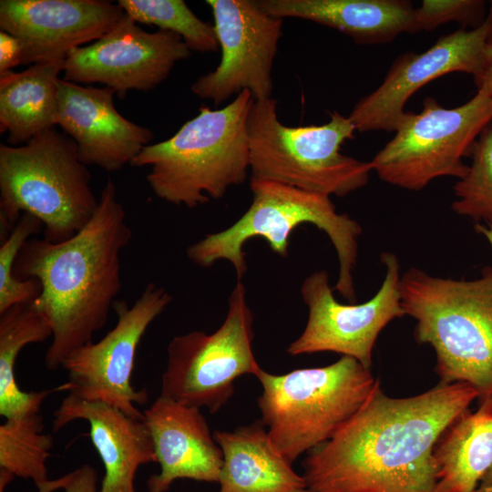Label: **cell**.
Returning a JSON list of instances; mask_svg holds the SVG:
<instances>
[{
    "mask_svg": "<svg viewBox=\"0 0 492 492\" xmlns=\"http://www.w3.org/2000/svg\"><path fill=\"white\" fill-rule=\"evenodd\" d=\"M477 392L439 382L411 397L385 395L380 380L359 410L302 462L313 492H439L434 447Z\"/></svg>",
    "mask_w": 492,
    "mask_h": 492,
    "instance_id": "obj_1",
    "label": "cell"
},
{
    "mask_svg": "<svg viewBox=\"0 0 492 492\" xmlns=\"http://www.w3.org/2000/svg\"><path fill=\"white\" fill-rule=\"evenodd\" d=\"M132 231L117 189L108 178L91 220L61 242L28 240L20 251L13 274L36 278L41 293L34 300L52 327L45 365L54 371L102 329L122 288L121 252Z\"/></svg>",
    "mask_w": 492,
    "mask_h": 492,
    "instance_id": "obj_2",
    "label": "cell"
},
{
    "mask_svg": "<svg viewBox=\"0 0 492 492\" xmlns=\"http://www.w3.org/2000/svg\"><path fill=\"white\" fill-rule=\"evenodd\" d=\"M405 315L415 337L431 345L441 383H466L478 405L492 403V267L472 280L432 276L418 268L401 275Z\"/></svg>",
    "mask_w": 492,
    "mask_h": 492,
    "instance_id": "obj_3",
    "label": "cell"
},
{
    "mask_svg": "<svg viewBox=\"0 0 492 492\" xmlns=\"http://www.w3.org/2000/svg\"><path fill=\"white\" fill-rule=\"evenodd\" d=\"M253 102L243 90L222 108L202 105L171 138L146 146L130 165L150 167V189L169 203L195 208L222 198L250 170L248 118Z\"/></svg>",
    "mask_w": 492,
    "mask_h": 492,
    "instance_id": "obj_4",
    "label": "cell"
},
{
    "mask_svg": "<svg viewBox=\"0 0 492 492\" xmlns=\"http://www.w3.org/2000/svg\"><path fill=\"white\" fill-rule=\"evenodd\" d=\"M77 146L55 127L25 145H0V225L5 239L23 213L36 217L44 239L61 242L95 214L98 200Z\"/></svg>",
    "mask_w": 492,
    "mask_h": 492,
    "instance_id": "obj_5",
    "label": "cell"
},
{
    "mask_svg": "<svg viewBox=\"0 0 492 492\" xmlns=\"http://www.w3.org/2000/svg\"><path fill=\"white\" fill-rule=\"evenodd\" d=\"M250 187L252 200L244 214L229 228L191 244L188 258L203 268L226 260L241 281L247 271L243 245L249 240L261 238L273 252L286 257L292 231L302 224H313L326 233L338 256L339 276L334 290L349 302H355L353 271L362 233L359 223L347 214L338 213L328 196L252 178Z\"/></svg>",
    "mask_w": 492,
    "mask_h": 492,
    "instance_id": "obj_6",
    "label": "cell"
},
{
    "mask_svg": "<svg viewBox=\"0 0 492 492\" xmlns=\"http://www.w3.org/2000/svg\"><path fill=\"white\" fill-rule=\"evenodd\" d=\"M255 376L262 386L261 420L272 446L291 464L331 439L363 405L377 379L349 356L283 374L261 368Z\"/></svg>",
    "mask_w": 492,
    "mask_h": 492,
    "instance_id": "obj_7",
    "label": "cell"
},
{
    "mask_svg": "<svg viewBox=\"0 0 492 492\" xmlns=\"http://www.w3.org/2000/svg\"><path fill=\"white\" fill-rule=\"evenodd\" d=\"M323 125L291 127L277 115V101L254 100L248 118L250 171L268 179L330 197H343L366 185L370 162L341 152L356 131L337 111Z\"/></svg>",
    "mask_w": 492,
    "mask_h": 492,
    "instance_id": "obj_8",
    "label": "cell"
},
{
    "mask_svg": "<svg viewBox=\"0 0 492 492\" xmlns=\"http://www.w3.org/2000/svg\"><path fill=\"white\" fill-rule=\"evenodd\" d=\"M491 120L492 100L482 89L454 108L428 97L419 113H404L394 138L370 161L372 170L383 181L409 190L443 176L459 179L468 169L462 158Z\"/></svg>",
    "mask_w": 492,
    "mask_h": 492,
    "instance_id": "obj_9",
    "label": "cell"
},
{
    "mask_svg": "<svg viewBox=\"0 0 492 492\" xmlns=\"http://www.w3.org/2000/svg\"><path fill=\"white\" fill-rule=\"evenodd\" d=\"M253 313L238 281L229 297L223 323L212 333L192 331L175 336L167 348L160 395L183 405L221 409L234 394V382L261 369L253 350Z\"/></svg>",
    "mask_w": 492,
    "mask_h": 492,
    "instance_id": "obj_10",
    "label": "cell"
},
{
    "mask_svg": "<svg viewBox=\"0 0 492 492\" xmlns=\"http://www.w3.org/2000/svg\"><path fill=\"white\" fill-rule=\"evenodd\" d=\"M171 301L172 296L155 283H148L131 306L117 300L114 328L98 342L74 350L63 362L67 382L61 385L62 391L87 401L107 403L144 420L136 405L146 404L148 393L136 390L130 382L136 354L150 323Z\"/></svg>",
    "mask_w": 492,
    "mask_h": 492,
    "instance_id": "obj_11",
    "label": "cell"
},
{
    "mask_svg": "<svg viewBox=\"0 0 492 492\" xmlns=\"http://www.w3.org/2000/svg\"><path fill=\"white\" fill-rule=\"evenodd\" d=\"M385 274L378 292L360 304L336 301L329 275L319 271L309 275L301 288L309 315L302 334L287 348L291 355L333 352L357 360L371 369L373 349L382 330L405 315L400 293V264L392 252L380 258Z\"/></svg>",
    "mask_w": 492,
    "mask_h": 492,
    "instance_id": "obj_12",
    "label": "cell"
},
{
    "mask_svg": "<svg viewBox=\"0 0 492 492\" xmlns=\"http://www.w3.org/2000/svg\"><path fill=\"white\" fill-rule=\"evenodd\" d=\"M221 55L217 67L198 77L191 91L220 105L243 90L254 100L272 97V69L283 19L251 0H207Z\"/></svg>",
    "mask_w": 492,
    "mask_h": 492,
    "instance_id": "obj_13",
    "label": "cell"
},
{
    "mask_svg": "<svg viewBox=\"0 0 492 492\" xmlns=\"http://www.w3.org/2000/svg\"><path fill=\"white\" fill-rule=\"evenodd\" d=\"M190 50L179 35L149 33L125 15L91 45L73 49L63 63V79L76 84L101 83L124 97L162 83Z\"/></svg>",
    "mask_w": 492,
    "mask_h": 492,
    "instance_id": "obj_14",
    "label": "cell"
},
{
    "mask_svg": "<svg viewBox=\"0 0 492 492\" xmlns=\"http://www.w3.org/2000/svg\"><path fill=\"white\" fill-rule=\"evenodd\" d=\"M491 31L492 17L487 15L477 27L443 36L423 53L399 56L381 85L354 105L348 117L355 129L395 131L405 103L419 88L452 72L477 76Z\"/></svg>",
    "mask_w": 492,
    "mask_h": 492,
    "instance_id": "obj_15",
    "label": "cell"
},
{
    "mask_svg": "<svg viewBox=\"0 0 492 492\" xmlns=\"http://www.w3.org/2000/svg\"><path fill=\"white\" fill-rule=\"evenodd\" d=\"M126 13L105 0H1L0 28L21 43L22 65L64 63L107 34Z\"/></svg>",
    "mask_w": 492,
    "mask_h": 492,
    "instance_id": "obj_16",
    "label": "cell"
},
{
    "mask_svg": "<svg viewBox=\"0 0 492 492\" xmlns=\"http://www.w3.org/2000/svg\"><path fill=\"white\" fill-rule=\"evenodd\" d=\"M109 87H85L59 78L56 125L77 146L81 160L118 171L153 139L152 131L124 118Z\"/></svg>",
    "mask_w": 492,
    "mask_h": 492,
    "instance_id": "obj_17",
    "label": "cell"
},
{
    "mask_svg": "<svg viewBox=\"0 0 492 492\" xmlns=\"http://www.w3.org/2000/svg\"><path fill=\"white\" fill-rule=\"evenodd\" d=\"M143 415L160 466L149 492H167L179 478L219 482L222 451L200 408L159 395Z\"/></svg>",
    "mask_w": 492,
    "mask_h": 492,
    "instance_id": "obj_18",
    "label": "cell"
},
{
    "mask_svg": "<svg viewBox=\"0 0 492 492\" xmlns=\"http://www.w3.org/2000/svg\"><path fill=\"white\" fill-rule=\"evenodd\" d=\"M52 426L58 432L75 420L89 424V436L99 455L105 475L98 492H137L138 467L157 462L150 434L144 420L100 401L67 395L54 412Z\"/></svg>",
    "mask_w": 492,
    "mask_h": 492,
    "instance_id": "obj_19",
    "label": "cell"
},
{
    "mask_svg": "<svg viewBox=\"0 0 492 492\" xmlns=\"http://www.w3.org/2000/svg\"><path fill=\"white\" fill-rule=\"evenodd\" d=\"M268 14L333 28L360 45L386 43L415 33L413 7L405 0H257Z\"/></svg>",
    "mask_w": 492,
    "mask_h": 492,
    "instance_id": "obj_20",
    "label": "cell"
},
{
    "mask_svg": "<svg viewBox=\"0 0 492 492\" xmlns=\"http://www.w3.org/2000/svg\"><path fill=\"white\" fill-rule=\"evenodd\" d=\"M213 437L223 455L219 492H290L306 488L304 477L272 446L261 420L232 431L216 430Z\"/></svg>",
    "mask_w": 492,
    "mask_h": 492,
    "instance_id": "obj_21",
    "label": "cell"
},
{
    "mask_svg": "<svg viewBox=\"0 0 492 492\" xmlns=\"http://www.w3.org/2000/svg\"><path fill=\"white\" fill-rule=\"evenodd\" d=\"M439 492H475L492 467V403L463 412L436 441Z\"/></svg>",
    "mask_w": 492,
    "mask_h": 492,
    "instance_id": "obj_22",
    "label": "cell"
},
{
    "mask_svg": "<svg viewBox=\"0 0 492 492\" xmlns=\"http://www.w3.org/2000/svg\"><path fill=\"white\" fill-rule=\"evenodd\" d=\"M63 63H39L0 73V131L11 146L56 126L58 75Z\"/></svg>",
    "mask_w": 492,
    "mask_h": 492,
    "instance_id": "obj_23",
    "label": "cell"
},
{
    "mask_svg": "<svg viewBox=\"0 0 492 492\" xmlns=\"http://www.w3.org/2000/svg\"><path fill=\"white\" fill-rule=\"evenodd\" d=\"M47 318L34 301L14 305L0 313V415L5 419L39 414L52 390L22 391L15 381V364L27 344L42 343L52 337Z\"/></svg>",
    "mask_w": 492,
    "mask_h": 492,
    "instance_id": "obj_24",
    "label": "cell"
},
{
    "mask_svg": "<svg viewBox=\"0 0 492 492\" xmlns=\"http://www.w3.org/2000/svg\"><path fill=\"white\" fill-rule=\"evenodd\" d=\"M43 431L40 414L5 419L0 425V469L32 479L36 487L46 482L53 438Z\"/></svg>",
    "mask_w": 492,
    "mask_h": 492,
    "instance_id": "obj_25",
    "label": "cell"
},
{
    "mask_svg": "<svg viewBox=\"0 0 492 492\" xmlns=\"http://www.w3.org/2000/svg\"><path fill=\"white\" fill-rule=\"evenodd\" d=\"M118 4L135 22L179 35L190 51L214 52L219 47L214 26L199 18L182 0H118Z\"/></svg>",
    "mask_w": 492,
    "mask_h": 492,
    "instance_id": "obj_26",
    "label": "cell"
},
{
    "mask_svg": "<svg viewBox=\"0 0 492 492\" xmlns=\"http://www.w3.org/2000/svg\"><path fill=\"white\" fill-rule=\"evenodd\" d=\"M465 176L454 185L453 210L460 216L492 226V120L484 128L469 155Z\"/></svg>",
    "mask_w": 492,
    "mask_h": 492,
    "instance_id": "obj_27",
    "label": "cell"
},
{
    "mask_svg": "<svg viewBox=\"0 0 492 492\" xmlns=\"http://www.w3.org/2000/svg\"><path fill=\"white\" fill-rule=\"evenodd\" d=\"M43 223L36 217L23 213L0 246V313L8 308L36 300L41 293L36 278L20 280L14 276L15 260L29 238L41 231Z\"/></svg>",
    "mask_w": 492,
    "mask_h": 492,
    "instance_id": "obj_28",
    "label": "cell"
},
{
    "mask_svg": "<svg viewBox=\"0 0 492 492\" xmlns=\"http://www.w3.org/2000/svg\"><path fill=\"white\" fill-rule=\"evenodd\" d=\"M485 2L480 0H424L415 8V32L431 31L449 22L480 26L486 18Z\"/></svg>",
    "mask_w": 492,
    "mask_h": 492,
    "instance_id": "obj_29",
    "label": "cell"
},
{
    "mask_svg": "<svg viewBox=\"0 0 492 492\" xmlns=\"http://www.w3.org/2000/svg\"><path fill=\"white\" fill-rule=\"evenodd\" d=\"M23 49L20 41L14 36L0 32V73L9 71L22 63Z\"/></svg>",
    "mask_w": 492,
    "mask_h": 492,
    "instance_id": "obj_30",
    "label": "cell"
},
{
    "mask_svg": "<svg viewBox=\"0 0 492 492\" xmlns=\"http://www.w3.org/2000/svg\"><path fill=\"white\" fill-rule=\"evenodd\" d=\"M65 492H98L97 473L87 464L70 472V478L64 487Z\"/></svg>",
    "mask_w": 492,
    "mask_h": 492,
    "instance_id": "obj_31",
    "label": "cell"
},
{
    "mask_svg": "<svg viewBox=\"0 0 492 492\" xmlns=\"http://www.w3.org/2000/svg\"><path fill=\"white\" fill-rule=\"evenodd\" d=\"M474 78L477 89L484 90L492 100V31L487 41L483 66Z\"/></svg>",
    "mask_w": 492,
    "mask_h": 492,
    "instance_id": "obj_32",
    "label": "cell"
},
{
    "mask_svg": "<svg viewBox=\"0 0 492 492\" xmlns=\"http://www.w3.org/2000/svg\"><path fill=\"white\" fill-rule=\"evenodd\" d=\"M14 477L15 476L10 472L0 469V492H5L6 485L13 480ZM69 478L70 473H67V475L57 479L47 480L46 482L37 487L38 492H53L59 488H64Z\"/></svg>",
    "mask_w": 492,
    "mask_h": 492,
    "instance_id": "obj_33",
    "label": "cell"
},
{
    "mask_svg": "<svg viewBox=\"0 0 492 492\" xmlns=\"http://www.w3.org/2000/svg\"><path fill=\"white\" fill-rule=\"evenodd\" d=\"M475 492H492V467L483 477Z\"/></svg>",
    "mask_w": 492,
    "mask_h": 492,
    "instance_id": "obj_34",
    "label": "cell"
},
{
    "mask_svg": "<svg viewBox=\"0 0 492 492\" xmlns=\"http://www.w3.org/2000/svg\"><path fill=\"white\" fill-rule=\"evenodd\" d=\"M475 231L484 236L492 248V226L476 223Z\"/></svg>",
    "mask_w": 492,
    "mask_h": 492,
    "instance_id": "obj_35",
    "label": "cell"
},
{
    "mask_svg": "<svg viewBox=\"0 0 492 492\" xmlns=\"http://www.w3.org/2000/svg\"><path fill=\"white\" fill-rule=\"evenodd\" d=\"M290 492H313L311 491L310 489L308 488H300V489H294V490H292Z\"/></svg>",
    "mask_w": 492,
    "mask_h": 492,
    "instance_id": "obj_36",
    "label": "cell"
},
{
    "mask_svg": "<svg viewBox=\"0 0 492 492\" xmlns=\"http://www.w3.org/2000/svg\"><path fill=\"white\" fill-rule=\"evenodd\" d=\"M488 15H490L492 17V1H490V4H489Z\"/></svg>",
    "mask_w": 492,
    "mask_h": 492,
    "instance_id": "obj_37",
    "label": "cell"
}]
</instances>
